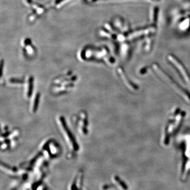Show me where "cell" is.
Returning a JSON list of instances; mask_svg holds the SVG:
<instances>
[{
    "instance_id": "obj_4",
    "label": "cell",
    "mask_w": 190,
    "mask_h": 190,
    "mask_svg": "<svg viewBox=\"0 0 190 190\" xmlns=\"http://www.w3.org/2000/svg\"><path fill=\"white\" fill-rule=\"evenodd\" d=\"M42 150L50 157H55L60 152V146L57 142L53 140H48L44 143L42 146Z\"/></svg>"
},
{
    "instance_id": "obj_7",
    "label": "cell",
    "mask_w": 190,
    "mask_h": 190,
    "mask_svg": "<svg viewBox=\"0 0 190 190\" xmlns=\"http://www.w3.org/2000/svg\"><path fill=\"white\" fill-rule=\"evenodd\" d=\"M33 79L32 77H30L27 80L25 83V94L26 98H30L32 94L33 88Z\"/></svg>"
},
{
    "instance_id": "obj_2",
    "label": "cell",
    "mask_w": 190,
    "mask_h": 190,
    "mask_svg": "<svg viewBox=\"0 0 190 190\" xmlns=\"http://www.w3.org/2000/svg\"><path fill=\"white\" fill-rule=\"evenodd\" d=\"M154 69H155L156 72H157L158 75L160 76V77L162 78L166 83H168L172 87L174 88V89L178 93H180L182 96L185 97L186 99L190 100V94L184 90L182 87L181 88L180 86L178 85V83H176L174 80H173L166 73H164V71L158 65H154Z\"/></svg>"
},
{
    "instance_id": "obj_1",
    "label": "cell",
    "mask_w": 190,
    "mask_h": 190,
    "mask_svg": "<svg viewBox=\"0 0 190 190\" xmlns=\"http://www.w3.org/2000/svg\"><path fill=\"white\" fill-rule=\"evenodd\" d=\"M57 121L61 132L63 134V138L70 153L71 154H73L77 152L79 149V145L75 136L67 124L65 118L63 116H59L58 118Z\"/></svg>"
},
{
    "instance_id": "obj_3",
    "label": "cell",
    "mask_w": 190,
    "mask_h": 190,
    "mask_svg": "<svg viewBox=\"0 0 190 190\" xmlns=\"http://www.w3.org/2000/svg\"><path fill=\"white\" fill-rule=\"evenodd\" d=\"M75 119V124L79 133L86 135L88 133V118L87 114L85 112H81L76 116Z\"/></svg>"
},
{
    "instance_id": "obj_5",
    "label": "cell",
    "mask_w": 190,
    "mask_h": 190,
    "mask_svg": "<svg viewBox=\"0 0 190 190\" xmlns=\"http://www.w3.org/2000/svg\"><path fill=\"white\" fill-rule=\"evenodd\" d=\"M168 59H170L171 62L172 63L173 65H175L176 68L180 71V73L182 75L183 78L185 82L188 83V86L190 88V78L188 71L185 70V68L182 65H181V63L178 60H176V59L172 56L170 55L168 57Z\"/></svg>"
},
{
    "instance_id": "obj_6",
    "label": "cell",
    "mask_w": 190,
    "mask_h": 190,
    "mask_svg": "<svg viewBox=\"0 0 190 190\" xmlns=\"http://www.w3.org/2000/svg\"><path fill=\"white\" fill-rule=\"evenodd\" d=\"M183 117V114H180L178 115V117H175L172 121V123H170L168 126V129L166 130V137H165V143H167L168 142V139L170 138L171 135L174 132L176 128L178 127V125L181 123V121L182 120Z\"/></svg>"
},
{
    "instance_id": "obj_9",
    "label": "cell",
    "mask_w": 190,
    "mask_h": 190,
    "mask_svg": "<svg viewBox=\"0 0 190 190\" xmlns=\"http://www.w3.org/2000/svg\"><path fill=\"white\" fill-rule=\"evenodd\" d=\"M40 94H37V95H35V97L33 100L32 106L31 107V110L32 112L33 113H35V111H37L38 105H39V101H40Z\"/></svg>"
},
{
    "instance_id": "obj_8",
    "label": "cell",
    "mask_w": 190,
    "mask_h": 190,
    "mask_svg": "<svg viewBox=\"0 0 190 190\" xmlns=\"http://www.w3.org/2000/svg\"><path fill=\"white\" fill-rule=\"evenodd\" d=\"M118 72H119V74L122 79L123 80L124 83H125V84L128 87L130 88V89H132V90H135L137 89V88L136 87V86L134 85V84L132 81H130V80L125 76V73H124V71H123V70H118Z\"/></svg>"
}]
</instances>
